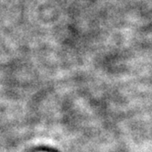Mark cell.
Wrapping results in <instances>:
<instances>
[{
	"label": "cell",
	"mask_w": 152,
	"mask_h": 152,
	"mask_svg": "<svg viewBox=\"0 0 152 152\" xmlns=\"http://www.w3.org/2000/svg\"><path fill=\"white\" fill-rule=\"evenodd\" d=\"M46 152H59V151L54 150V149H47V150H46Z\"/></svg>",
	"instance_id": "obj_1"
}]
</instances>
